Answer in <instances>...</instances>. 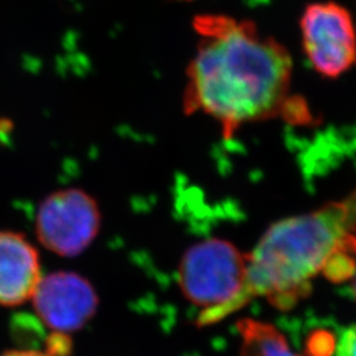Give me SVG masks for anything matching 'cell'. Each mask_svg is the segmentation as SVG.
Returning a JSON list of instances; mask_svg holds the SVG:
<instances>
[{
    "instance_id": "cell-6",
    "label": "cell",
    "mask_w": 356,
    "mask_h": 356,
    "mask_svg": "<svg viewBox=\"0 0 356 356\" xmlns=\"http://www.w3.org/2000/svg\"><path fill=\"white\" fill-rule=\"evenodd\" d=\"M32 301L44 325L64 335L82 329L99 305L91 282L74 272H54L41 277Z\"/></svg>"
},
{
    "instance_id": "cell-12",
    "label": "cell",
    "mask_w": 356,
    "mask_h": 356,
    "mask_svg": "<svg viewBox=\"0 0 356 356\" xmlns=\"http://www.w3.org/2000/svg\"><path fill=\"white\" fill-rule=\"evenodd\" d=\"M0 356H51L48 353H41L36 350H13V351H7L3 355Z\"/></svg>"
},
{
    "instance_id": "cell-7",
    "label": "cell",
    "mask_w": 356,
    "mask_h": 356,
    "mask_svg": "<svg viewBox=\"0 0 356 356\" xmlns=\"http://www.w3.org/2000/svg\"><path fill=\"white\" fill-rule=\"evenodd\" d=\"M41 277L38 250L22 234L0 232V306L32 300Z\"/></svg>"
},
{
    "instance_id": "cell-3",
    "label": "cell",
    "mask_w": 356,
    "mask_h": 356,
    "mask_svg": "<svg viewBox=\"0 0 356 356\" xmlns=\"http://www.w3.org/2000/svg\"><path fill=\"white\" fill-rule=\"evenodd\" d=\"M178 284L185 298L200 309V326L226 318L252 300L247 254L225 239L211 238L188 248L178 267Z\"/></svg>"
},
{
    "instance_id": "cell-2",
    "label": "cell",
    "mask_w": 356,
    "mask_h": 356,
    "mask_svg": "<svg viewBox=\"0 0 356 356\" xmlns=\"http://www.w3.org/2000/svg\"><path fill=\"white\" fill-rule=\"evenodd\" d=\"M356 234V191L309 214L273 223L247 254L251 297H264L289 310L312 292V280L350 236Z\"/></svg>"
},
{
    "instance_id": "cell-9",
    "label": "cell",
    "mask_w": 356,
    "mask_h": 356,
    "mask_svg": "<svg viewBox=\"0 0 356 356\" xmlns=\"http://www.w3.org/2000/svg\"><path fill=\"white\" fill-rule=\"evenodd\" d=\"M327 280L339 284L356 275V234L330 254L321 270Z\"/></svg>"
},
{
    "instance_id": "cell-11",
    "label": "cell",
    "mask_w": 356,
    "mask_h": 356,
    "mask_svg": "<svg viewBox=\"0 0 356 356\" xmlns=\"http://www.w3.org/2000/svg\"><path fill=\"white\" fill-rule=\"evenodd\" d=\"M334 355L356 356V323L341 331Z\"/></svg>"
},
{
    "instance_id": "cell-5",
    "label": "cell",
    "mask_w": 356,
    "mask_h": 356,
    "mask_svg": "<svg viewBox=\"0 0 356 356\" xmlns=\"http://www.w3.org/2000/svg\"><path fill=\"white\" fill-rule=\"evenodd\" d=\"M101 210L89 193L81 189L54 191L40 204L36 234L51 252L73 257L85 252L99 234Z\"/></svg>"
},
{
    "instance_id": "cell-8",
    "label": "cell",
    "mask_w": 356,
    "mask_h": 356,
    "mask_svg": "<svg viewBox=\"0 0 356 356\" xmlns=\"http://www.w3.org/2000/svg\"><path fill=\"white\" fill-rule=\"evenodd\" d=\"M238 332L243 356H300L293 353L281 331L268 322L241 319Z\"/></svg>"
},
{
    "instance_id": "cell-10",
    "label": "cell",
    "mask_w": 356,
    "mask_h": 356,
    "mask_svg": "<svg viewBox=\"0 0 356 356\" xmlns=\"http://www.w3.org/2000/svg\"><path fill=\"white\" fill-rule=\"evenodd\" d=\"M337 339L330 331H314L306 341L307 356H331L335 353Z\"/></svg>"
},
{
    "instance_id": "cell-13",
    "label": "cell",
    "mask_w": 356,
    "mask_h": 356,
    "mask_svg": "<svg viewBox=\"0 0 356 356\" xmlns=\"http://www.w3.org/2000/svg\"><path fill=\"white\" fill-rule=\"evenodd\" d=\"M354 277H355V279H354V282H353V294H354V298H355L356 301V275Z\"/></svg>"
},
{
    "instance_id": "cell-4",
    "label": "cell",
    "mask_w": 356,
    "mask_h": 356,
    "mask_svg": "<svg viewBox=\"0 0 356 356\" xmlns=\"http://www.w3.org/2000/svg\"><path fill=\"white\" fill-rule=\"evenodd\" d=\"M300 31L306 58L319 76L337 79L355 66V23L342 4H307L300 17Z\"/></svg>"
},
{
    "instance_id": "cell-1",
    "label": "cell",
    "mask_w": 356,
    "mask_h": 356,
    "mask_svg": "<svg viewBox=\"0 0 356 356\" xmlns=\"http://www.w3.org/2000/svg\"><path fill=\"white\" fill-rule=\"evenodd\" d=\"M197 51L186 72V114L213 118L229 138L254 122L285 116L292 101L293 60L251 20L200 15Z\"/></svg>"
}]
</instances>
